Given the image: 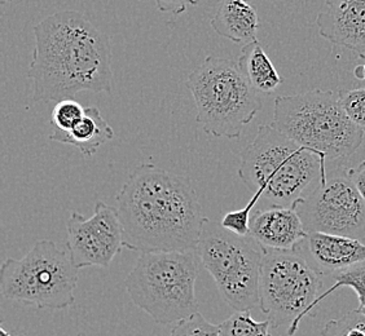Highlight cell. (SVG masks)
Listing matches in <instances>:
<instances>
[{"label":"cell","instance_id":"cell-16","mask_svg":"<svg viewBox=\"0 0 365 336\" xmlns=\"http://www.w3.org/2000/svg\"><path fill=\"white\" fill-rule=\"evenodd\" d=\"M114 130L106 122L98 107H86L85 117L69 132L53 130L49 135V140L57 141L77 147L81 154L91 158L108 141L114 139Z\"/></svg>","mask_w":365,"mask_h":336},{"label":"cell","instance_id":"cell-8","mask_svg":"<svg viewBox=\"0 0 365 336\" xmlns=\"http://www.w3.org/2000/svg\"><path fill=\"white\" fill-rule=\"evenodd\" d=\"M322 277L298 248H263L259 307L274 329L288 326L294 335L303 318L314 315L324 293Z\"/></svg>","mask_w":365,"mask_h":336},{"label":"cell","instance_id":"cell-19","mask_svg":"<svg viewBox=\"0 0 365 336\" xmlns=\"http://www.w3.org/2000/svg\"><path fill=\"white\" fill-rule=\"evenodd\" d=\"M334 283L327 291H324L317 300V305L320 301L324 300L327 296L341 288H350L358 295L359 307L365 305V261L359 263L356 266H350L344 271L330 275Z\"/></svg>","mask_w":365,"mask_h":336},{"label":"cell","instance_id":"cell-14","mask_svg":"<svg viewBox=\"0 0 365 336\" xmlns=\"http://www.w3.org/2000/svg\"><path fill=\"white\" fill-rule=\"evenodd\" d=\"M304 231L301 216L294 207H255L250 219V236L263 248L294 250L302 242Z\"/></svg>","mask_w":365,"mask_h":336},{"label":"cell","instance_id":"cell-17","mask_svg":"<svg viewBox=\"0 0 365 336\" xmlns=\"http://www.w3.org/2000/svg\"><path fill=\"white\" fill-rule=\"evenodd\" d=\"M237 65L246 80L258 93L269 95L284 83V78L276 70L258 41L247 43L242 47Z\"/></svg>","mask_w":365,"mask_h":336},{"label":"cell","instance_id":"cell-2","mask_svg":"<svg viewBox=\"0 0 365 336\" xmlns=\"http://www.w3.org/2000/svg\"><path fill=\"white\" fill-rule=\"evenodd\" d=\"M29 68L34 103H58L83 91L112 92L110 43L85 14L60 11L34 26Z\"/></svg>","mask_w":365,"mask_h":336},{"label":"cell","instance_id":"cell-11","mask_svg":"<svg viewBox=\"0 0 365 336\" xmlns=\"http://www.w3.org/2000/svg\"><path fill=\"white\" fill-rule=\"evenodd\" d=\"M66 231V247L78 271L88 266L106 268L125 247L118 212L104 202L96 204L91 217L71 211Z\"/></svg>","mask_w":365,"mask_h":336},{"label":"cell","instance_id":"cell-3","mask_svg":"<svg viewBox=\"0 0 365 336\" xmlns=\"http://www.w3.org/2000/svg\"><path fill=\"white\" fill-rule=\"evenodd\" d=\"M240 158L237 174L249 189L259 191L260 207H294L328 177L325 155L299 145L272 125L258 128Z\"/></svg>","mask_w":365,"mask_h":336},{"label":"cell","instance_id":"cell-6","mask_svg":"<svg viewBox=\"0 0 365 336\" xmlns=\"http://www.w3.org/2000/svg\"><path fill=\"white\" fill-rule=\"evenodd\" d=\"M271 125L329 159L351 155L364 140V131L349 118L333 91L309 90L276 98Z\"/></svg>","mask_w":365,"mask_h":336},{"label":"cell","instance_id":"cell-29","mask_svg":"<svg viewBox=\"0 0 365 336\" xmlns=\"http://www.w3.org/2000/svg\"><path fill=\"white\" fill-rule=\"evenodd\" d=\"M77 336H87L86 334H83V332H79Z\"/></svg>","mask_w":365,"mask_h":336},{"label":"cell","instance_id":"cell-22","mask_svg":"<svg viewBox=\"0 0 365 336\" xmlns=\"http://www.w3.org/2000/svg\"><path fill=\"white\" fill-rule=\"evenodd\" d=\"M260 199L259 191L254 193L253 198L249 201V204H246L244 209L240 210L230 211L227 212L220 224L225 228V231L235 233L237 236H250V219L253 214L255 206Z\"/></svg>","mask_w":365,"mask_h":336},{"label":"cell","instance_id":"cell-28","mask_svg":"<svg viewBox=\"0 0 365 336\" xmlns=\"http://www.w3.org/2000/svg\"><path fill=\"white\" fill-rule=\"evenodd\" d=\"M11 1H14V0H0L1 4H7V3H11Z\"/></svg>","mask_w":365,"mask_h":336},{"label":"cell","instance_id":"cell-25","mask_svg":"<svg viewBox=\"0 0 365 336\" xmlns=\"http://www.w3.org/2000/svg\"><path fill=\"white\" fill-rule=\"evenodd\" d=\"M158 11L162 14H182L187 8L200 4V0H155Z\"/></svg>","mask_w":365,"mask_h":336},{"label":"cell","instance_id":"cell-15","mask_svg":"<svg viewBox=\"0 0 365 336\" xmlns=\"http://www.w3.org/2000/svg\"><path fill=\"white\" fill-rule=\"evenodd\" d=\"M210 25L222 38L247 44L257 41L259 16L250 0H220Z\"/></svg>","mask_w":365,"mask_h":336},{"label":"cell","instance_id":"cell-24","mask_svg":"<svg viewBox=\"0 0 365 336\" xmlns=\"http://www.w3.org/2000/svg\"><path fill=\"white\" fill-rule=\"evenodd\" d=\"M338 98L349 118L365 132V87L339 90Z\"/></svg>","mask_w":365,"mask_h":336},{"label":"cell","instance_id":"cell-5","mask_svg":"<svg viewBox=\"0 0 365 336\" xmlns=\"http://www.w3.org/2000/svg\"><path fill=\"white\" fill-rule=\"evenodd\" d=\"M185 85L195 100L197 123L214 137L240 139L262 109L259 93L230 58L206 57Z\"/></svg>","mask_w":365,"mask_h":336},{"label":"cell","instance_id":"cell-7","mask_svg":"<svg viewBox=\"0 0 365 336\" xmlns=\"http://www.w3.org/2000/svg\"><path fill=\"white\" fill-rule=\"evenodd\" d=\"M77 283L71 253L48 239L36 242L21 259L6 260L0 269L1 296L39 310L69 308Z\"/></svg>","mask_w":365,"mask_h":336},{"label":"cell","instance_id":"cell-21","mask_svg":"<svg viewBox=\"0 0 365 336\" xmlns=\"http://www.w3.org/2000/svg\"><path fill=\"white\" fill-rule=\"evenodd\" d=\"M86 107L73 98H65L56 103L52 112V125L55 130L69 132L85 117Z\"/></svg>","mask_w":365,"mask_h":336},{"label":"cell","instance_id":"cell-27","mask_svg":"<svg viewBox=\"0 0 365 336\" xmlns=\"http://www.w3.org/2000/svg\"><path fill=\"white\" fill-rule=\"evenodd\" d=\"M0 336H25L21 335V334H17V335H14V334H9L7 330L4 329L3 326H0Z\"/></svg>","mask_w":365,"mask_h":336},{"label":"cell","instance_id":"cell-13","mask_svg":"<svg viewBox=\"0 0 365 336\" xmlns=\"http://www.w3.org/2000/svg\"><path fill=\"white\" fill-rule=\"evenodd\" d=\"M298 248L320 275L328 277L365 261V241L309 231Z\"/></svg>","mask_w":365,"mask_h":336},{"label":"cell","instance_id":"cell-9","mask_svg":"<svg viewBox=\"0 0 365 336\" xmlns=\"http://www.w3.org/2000/svg\"><path fill=\"white\" fill-rule=\"evenodd\" d=\"M196 252L232 309L237 312L259 307L263 247L252 236H237L207 219Z\"/></svg>","mask_w":365,"mask_h":336},{"label":"cell","instance_id":"cell-10","mask_svg":"<svg viewBox=\"0 0 365 336\" xmlns=\"http://www.w3.org/2000/svg\"><path fill=\"white\" fill-rule=\"evenodd\" d=\"M304 231L365 241V202L344 169L322 182L294 204Z\"/></svg>","mask_w":365,"mask_h":336},{"label":"cell","instance_id":"cell-12","mask_svg":"<svg viewBox=\"0 0 365 336\" xmlns=\"http://www.w3.org/2000/svg\"><path fill=\"white\" fill-rule=\"evenodd\" d=\"M317 25L324 39L365 58V0H325Z\"/></svg>","mask_w":365,"mask_h":336},{"label":"cell","instance_id":"cell-18","mask_svg":"<svg viewBox=\"0 0 365 336\" xmlns=\"http://www.w3.org/2000/svg\"><path fill=\"white\" fill-rule=\"evenodd\" d=\"M269 321H255L250 310H237L219 325L220 336H272Z\"/></svg>","mask_w":365,"mask_h":336},{"label":"cell","instance_id":"cell-1","mask_svg":"<svg viewBox=\"0 0 365 336\" xmlns=\"http://www.w3.org/2000/svg\"><path fill=\"white\" fill-rule=\"evenodd\" d=\"M125 247L131 251H196L207 217L190 177L155 164L135 168L115 196Z\"/></svg>","mask_w":365,"mask_h":336},{"label":"cell","instance_id":"cell-26","mask_svg":"<svg viewBox=\"0 0 365 336\" xmlns=\"http://www.w3.org/2000/svg\"><path fill=\"white\" fill-rule=\"evenodd\" d=\"M346 172L365 202V162H361L356 167L347 168Z\"/></svg>","mask_w":365,"mask_h":336},{"label":"cell","instance_id":"cell-20","mask_svg":"<svg viewBox=\"0 0 365 336\" xmlns=\"http://www.w3.org/2000/svg\"><path fill=\"white\" fill-rule=\"evenodd\" d=\"M320 336H365V315L351 310L327 323Z\"/></svg>","mask_w":365,"mask_h":336},{"label":"cell","instance_id":"cell-4","mask_svg":"<svg viewBox=\"0 0 365 336\" xmlns=\"http://www.w3.org/2000/svg\"><path fill=\"white\" fill-rule=\"evenodd\" d=\"M196 251L144 252L125 280L127 294L155 323L171 325L198 312Z\"/></svg>","mask_w":365,"mask_h":336},{"label":"cell","instance_id":"cell-23","mask_svg":"<svg viewBox=\"0 0 365 336\" xmlns=\"http://www.w3.org/2000/svg\"><path fill=\"white\" fill-rule=\"evenodd\" d=\"M169 336H220L219 325L207 321L200 312L176 322Z\"/></svg>","mask_w":365,"mask_h":336}]
</instances>
